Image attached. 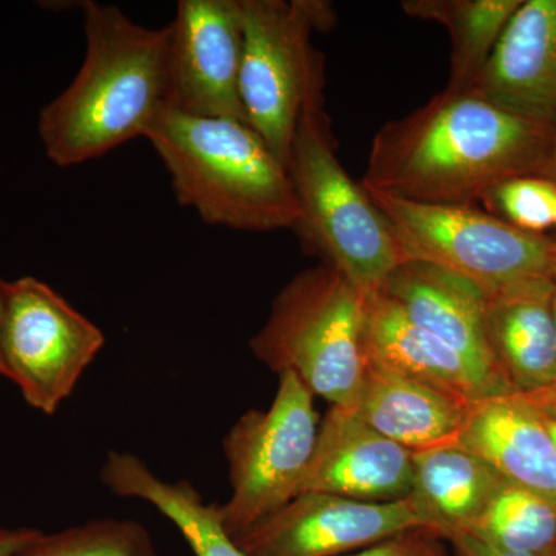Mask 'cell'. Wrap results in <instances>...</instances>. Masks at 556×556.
I'll use <instances>...</instances> for the list:
<instances>
[{
  "label": "cell",
  "mask_w": 556,
  "mask_h": 556,
  "mask_svg": "<svg viewBox=\"0 0 556 556\" xmlns=\"http://www.w3.org/2000/svg\"><path fill=\"white\" fill-rule=\"evenodd\" d=\"M288 172L300 206L294 230L303 247L342 270L368 298L379 294L407 258L367 190L340 163L324 108L302 113Z\"/></svg>",
  "instance_id": "5b68a950"
},
{
  "label": "cell",
  "mask_w": 556,
  "mask_h": 556,
  "mask_svg": "<svg viewBox=\"0 0 556 556\" xmlns=\"http://www.w3.org/2000/svg\"><path fill=\"white\" fill-rule=\"evenodd\" d=\"M453 544L455 556H540L530 554H517V552L503 551V548L490 546L479 538L470 535H459L450 540Z\"/></svg>",
  "instance_id": "484cf974"
},
{
  "label": "cell",
  "mask_w": 556,
  "mask_h": 556,
  "mask_svg": "<svg viewBox=\"0 0 556 556\" xmlns=\"http://www.w3.org/2000/svg\"><path fill=\"white\" fill-rule=\"evenodd\" d=\"M543 417L544 424H546L548 433H551V437L554 438V441L556 442V416H544Z\"/></svg>",
  "instance_id": "4dcf8cb0"
},
{
  "label": "cell",
  "mask_w": 556,
  "mask_h": 556,
  "mask_svg": "<svg viewBox=\"0 0 556 556\" xmlns=\"http://www.w3.org/2000/svg\"><path fill=\"white\" fill-rule=\"evenodd\" d=\"M3 324V280L0 278V339H2ZM0 378H5V368H3L2 348H0Z\"/></svg>",
  "instance_id": "f546056e"
},
{
  "label": "cell",
  "mask_w": 556,
  "mask_h": 556,
  "mask_svg": "<svg viewBox=\"0 0 556 556\" xmlns=\"http://www.w3.org/2000/svg\"><path fill=\"white\" fill-rule=\"evenodd\" d=\"M470 535L503 551L547 556L556 548V497L503 479Z\"/></svg>",
  "instance_id": "7402d4cb"
},
{
  "label": "cell",
  "mask_w": 556,
  "mask_h": 556,
  "mask_svg": "<svg viewBox=\"0 0 556 556\" xmlns=\"http://www.w3.org/2000/svg\"><path fill=\"white\" fill-rule=\"evenodd\" d=\"M169 28L166 108L197 118L248 124L240 93V0H181Z\"/></svg>",
  "instance_id": "30bf717a"
},
{
  "label": "cell",
  "mask_w": 556,
  "mask_h": 556,
  "mask_svg": "<svg viewBox=\"0 0 556 556\" xmlns=\"http://www.w3.org/2000/svg\"><path fill=\"white\" fill-rule=\"evenodd\" d=\"M380 292L457 351L495 396L511 393L490 346L486 295L481 288L452 270L407 258Z\"/></svg>",
  "instance_id": "7c38bea8"
},
{
  "label": "cell",
  "mask_w": 556,
  "mask_h": 556,
  "mask_svg": "<svg viewBox=\"0 0 556 556\" xmlns=\"http://www.w3.org/2000/svg\"><path fill=\"white\" fill-rule=\"evenodd\" d=\"M555 134L475 91L445 89L376 134L362 186L417 203L473 206L507 179L541 177Z\"/></svg>",
  "instance_id": "6da1fadb"
},
{
  "label": "cell",
  "mask_w": 556,
  "mask_h": 556,
  "mask_svg": "<svg viewBox=\"0 0 556 556\" xmlns=\"http://www.w3.org/2000/svg\"><path fill=\"white\" fill-rule=\"evenodd\" d=\"M412 482V450L369 427L353 408L331 405L318 427L302 493L393 503L409 496Z\"/></svg>",
  "instance_id": "4fadbf2b"
},
{
  "label": "cell",
  "mask_w": 556,
  "mask_h": 556,
  "mask_svg": "<svg viewBox=\"0 0 556 556\" xmlns=\"http://www.w3.org/2000/svg\"><path fill=\"white\" fill-rule=\"evenodd\" d=\"M365 190L390 223L405 258L452 270L485 295L555 278L556 241L541 233L515 228L473 206L417 203Z\"/></svg>",
  "instance_id": "52a82bcc"
},
{
  "label": "cell",
  "mask_w": 556,
  "mask_h": 556,
  "mask_svg": "<svg viewBox=\"0 0 556 556\" xmlns=\"http://www.w3.org/2000/svg\"><path fill=\"white\" fill-rule=\"evenodd\" d=\"M503 478L463 445L413 452L409 501L428 530L444 540L471 533Z\"/></svg>",
  "instance_id": "d6986e66"
},
{
  "label": "cell",
  "mask_w": 556,
  "mask_h": 556,
  "mask_svg": "<svg viewBox=\"0 0 556 556\" xmlns=\"http://www.w3.org/2000/svg\"><path fill=\"white\" fill-rule=\"evenodd\" d=\"M367 364L390 369L464 401L495 396L457 351L419 327L383 292L368 300Z\"/></svg>",
  "instance_id": "e0dca14e"
},
{
  "label": "cell",
  "mask_w": 556,
  "mask_h": 556,
  "mask_svg": "<svg viewBox=\"0 0 556 556\" xmlns=\"http://www.w3.org/2000/svg\"><path fill=\"white\" fill-rule=\"evenodd\" d=\"M541 177L551 179V181L556 182V134L554 144H552V150L551 153H548L547 163L546 166H544Z\"/></svg>",
  "instance_id": "f1b7e54d"
},
{
  "label": "cell",
  "mask_w": 556,
  "mask_h": 556,
  "mask_svg": "<svg viewBox=\"0 0 556 556\" xmlns=\"http://www.w3.org/2000/svg\"><path fill=\"white\" fill-rule=\"evenodd\" d=\"M525 0H405L415 20L438 22L452 38L448 90H466L484 68L508 22Z\"/></svg>",
  "instance_id": "44dd1931"
},
{
  "label": "cell",
  "mask_w": 556,
  "mask_h": 556,
  "mask_svg": "<svg viewBox=\"0 0 556 556\" xmlns=\"http://www.w3.org/2000/svg\"><path fill=\"white\" fill-rule=\"evenodd\" d=\"M78 75L39 115L46 155L68 167L144 137L166 108L170 28L135 24L115 5L86 2Z\"/></svg>",
  "instance_id": "7a4b0ae2"
},
{
  "label": "cell",
  "mask_w": 556,
  "mask_h": 556,
  "mask_svg": "<svg viewBox=\"0 0 556 556\" xmlns=\"http://www.w3.org/2000/svg\"><path fill=\"white\" fill-rule=\"evenodd\" d=\"M14 556H155L152 536L131 519H93L56 533H40Z\"/></svg>",
  "instance_id": "603a6c76"
},
{
  "label": "cell",
  "mask_w": 556,
  "mask_h": 556,
  "mask_svg": "<svg viewBox=\"0 0 556 556\" xmlns=\"http://www.w3.org/2000/svg\"><path fill=\"white\" fill-rule=\"evenodd\" d=\"M482 201L500 211L515 228L543 236L555 223L556 182L540 175H525L501 182Z\"/></svg>",
  "instance_id": "cb8c5ba5"
},
{
  "label": "cell",
  "mask_w": 556,
  "mask_h": 556,
  "mask_svg": "<svg viewBox=\"0 0 556 556\" xmlns=\"http://www.w3.org/2000/svg\"><path fill=\"white\" fill-rule=\"evenodd\" d=\"M100 328L35 277L3 280L5 379L31 408L51 416L104 346Z\"/></svg>",
  "instance_id": "9c48e42d"
},
{
  "label": "cell",
  "mask_w": 556,
  "mask_h": 556,
  "mask_svg": "<svg viewBox=\"0 0 556 556\" xmlns=\"http://www.w3.org/2000/svg\"><path fill=\"white\" fill-rule=\"evenodd\" d=\"M33 527L0 526V556H14L40 535Z\"/></svg>",
  "instance_id": "4316f807"
},
{
  "label": "cell",
  "mask_w": 556,
  "mask_h": 556,
  "mask_svg": "<svg viewBox=\"0 0 556 556\" xmlns=\"http://www.w3.org/2000/svg\"><path fill=\"white\" fill-rule=\"evenodd\" d=\"M456 444L506 481L556 497V442L540 413L518 394L471 402Z\"/></svg>",
  "instance_id": "9a60e30c"
},
{
  "label": "cell",
  "mask_w": 556,
  "mask_h": 556,
  "mask_svg": "<svg viewBox=\"0 0 556 556\" xmlns=\"http://www.w3.org/2000/svg\"><path fill=\"white\" fill-rule=\"evenodd\" d=\"M144 138L166 166L179 204L208 225L294 229L300 206L288 167L249 124L164 108Z\"/></svg>",
  "instance_id": "3957f363"
},
{
  "label": "cell",
  "mask_w": 556,
  "mask_h": 556,
  "mask_svg": "<svg viewBox=\"0 0 556 556\" xmlns=\"http://www.w3.org/2000/svg\"><path fill=\"white\" fill-rule=\"evenodd\" d=\"M554 277H555V281H556V265H555V270H554Z\"/></svg>",
  "instance_id": "836d02e7"
},
{
  "label": "cell",
  "mask_w": 556,
  "mask_h": 556,
  "mask_svg": "<svg viewBox=\"0 0 556 556\" xmlns=\"http://www.w3.org/2000/svg\"><path fill=\"white\" fill-rule=\"evenodd\" d=\"M552 309H554V321H555V332H556V281H555L554 299H552Z\"/></svg>",
  "instance_id": "1f68e13d"
},
{
  "label": "cell",
  "mask_w": 556,
  "mask_h": 556,
  "mask_svg": "<svg viewBox=\"0 0 556 556\" xmlns=\"http://www.w3.org/2000/svg\"><path fill=\"white\" fill-rule=\"evenodd\" d=\"M554 225H556V206H555V223H554Z\"/></svg>",
  "instance_id": "e575fe53"
},
{
  "label": "cell",
  "mask_w": 556,
  "mask_h": 556,
  "mask_svg": "<svg viewBox=\"0 0 556 556\" xmlns=\"http://www.w3.org/2000/svg\"><path fill=\"white\" fill-rule=\"evenodd\" d=\"M547 556H556V548L555 551H552L551 554H548Z\"/></svg>",
  "instance_id": "d6a6232c"
},
{
  "label": "cell",
  "mask_w": 556,
  "mask_h": 556,
  "mask_svg": "<svg viewBox=\"0 0 556 556\" xmlns=\"http://www.w3.org/2000/svg\"><path fill=\"white\" fill-rule=\"evenodd\" d=\"M466 90L556 127V0H525Z\"/></svg>",
  "instance_id": "5bb4252c"
},
{
  "label": "cell",
  "mask_w": 556,
  "mask_h": 556,
  "mask_svg": "<svg viewBox=\"0 0 556 556\" xmlns=\"http://www.w3.org/2000/svg\"><path fill=\"white\" fill-rule=\"evenodd\" d=\"M240 2L241 102L249 126L288 167L302 113L324 108V58L313 39L334 24V10L324 0Z\"/></svg>",
  "instance_id": "8992f818"
},
{
  "label": "cell",
  "mask_w": 556,
  "mask_h": 556,
  "mask_svg": "<svg viewBox=\"0 0 556 556\" xmlns=\"http://www.w3.org/2000/svg\"><path fill=\"white\" fill-rule=\"evenodd\" d=\"M470 404L438 388L367 364L353 409L383 437L412 452H420L456 442Z\"/></svg>",
  "instance_id": "ac0fdd59"
},
{
  "label": "cell",
  "mask_w": 556,
  "mask_h": 556,
  "mask_svg": "<svg viewBox=\"0 0 556 556\" xmlns=\"http://www.w3.org/2000/svg\"><path fill=\"white\" fill-rule=\"evenodd\" d=\"M368 300L328 263L303 270L274 299L252 351L278 375L294 372L314 396L353 408L367 371Z\"/></svg>",
  "instance_id": "277c9868"
},
{
  "label": "cell",
  "mask_w": 556,
  "mask_h": 556,
  "mask_svg": "<svg viewBox=\"0 0 556 556\" xmlns=\"http://www.w3.org/2000/svg\"><path fill=\"white\" fill-rule=\"evenodd\" d=\"M102 484L121 497H137L159 508L177 526L195 556H248L229 535L218 504H206L189 481L166 482L144 460L127 452L108 453Z\"/></svg>",
  "instance_id": "ffe728a7"
},
{
  "label": "cell",
  "mask_w": 556,
  "mask_h": 556,
  "mask_svg": "<svg viewBox=\"0 0 556 556\" xmlns=\"http://www.w3.org/2000/svg\"><path fill=\"white\" fill-rule=\"evenodd\" d=\"M555 278L526 281L486 295L490 346L511 393L556 382Z\"/></svg>",
  "instance_id": "2e32d148"
},
{
  "label": "cell",
  "mask_w": 556,
  "mask_h": 556,
  "mask_svg": "<svg viewBox=\"0 0 556 556\" xmlns=\"http://www.w3.org/2000/svg\"><path fill=\"white\" fill-rule=\"evenodd\" d=\"M278 376L270 407L244 413L223 439L232 493L219 515L233 540L302 493L316 450L314 394L294 372Z\"/></svg>",
  "instance_id": "ba28073f"
},
{
  "label": "cell",
  "mask_w": 556,
  "mask_h": 556,
  "mask_svg": "<svg viewBox=\"0 0 556 556\" xmlns=\"http://www.w3.org/2000/svg\"><path fill=\"white\" fill-rule=\"evenodd\" d=\"M345 556H448L444 538L428 529L408 530Z\"/></svg>",
  "instance_id": "d4e9b609"
},
{
  "label": "cell",
  "mask_w": 556,
  "mask_h": 556,
  "mask_svg": "<svg viewBox=\"0 0 556 556\" xmlns=\"http://www.w3.org/2000/svg\"><path fill=\"white\" fill-rule=\"evenodd\" d=\"M416 529L427 525L409 497L367 503L306 492L233 541L248 556H345Z\"/></svg>",
  "instance_id": "8fae6325"
},
{
  "label": "cell",
  "mask_w": 556,
  "mask_h": 556,
  "mask_svg": "<svg viewBox=\"0 0 556 556\" xmlns=\"http://www.w3.org/2000/svg\"><path fill=\"white\" fill-rule=\"evenodd\" d=\"M518 394L529 407L535 409L540 415L556 416V382L552 386Z\"/></svg>",
  "instance_id": "83f0119b"
}]
</instances>
